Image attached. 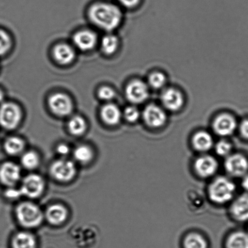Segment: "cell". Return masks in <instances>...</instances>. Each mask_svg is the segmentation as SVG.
<instances>
[{
  "mask_svg": "<svg viewBox=\"0 0 248 248\" xmlns=\"http://www.w3.org/2000/svg\"><path fill=\"white\" fill-rule=\"evenodd\" d=\"M20 177V168L14 163H4L0 167V181L5 185L13 186L19 181Z\"/></svg>",
  "mask_w": 248,
  "mask_h": 248,
  "instance_id": "cell-14",
  "label": "cell"
},
{
  "mask_svg": "<svg viewBox=\"0 0 248 248\" xmlns=\"http://www.w3.org/2000/svg\"><path fill=\"white\" fill-rule=\"evenodd\" d=\"M16 215L19 223L26 228L37 227L43 219L40 209L35 204L30 202H24L18 205Z\"/></svg>",
  "mask_w": 248,
  "mask_h": 248,
  "instance_id": "cell-3",
  "label": "cell"
},
{
  "mask_svg": "<svg viewBox=\"0 0 248 248\" xmlns=\"http://www.w3.org/2000/svg\"><path fill=\"white\" fill-rule=\"evenodd\" d=\"M126 99L131 103H143L148 97V89L144 83L135 80L127 85L125 89Z\"/></svg>",
  "mask_w": 248,
  "mask_h": 248,
  "instance_id": "cell-11",
  "label": "cell"
},
{
  "mask_svg": "<svg viewBox=\"0 0 248 248\" xmlns=\"http://www.w3.org/2000/svg\"><path fill=\"white\" fill-rule=\"evenodd\" d=\"M89 17L94 25L102 30L111 32L120 26L123 15L115 4L98 2L90 7Z\"/></svg>",
  "mask_w": 248,
  "mask_h": 248,
  "instance_id": "cell-1",
  "label": "cell"
},
{
  "mask_svg": "<svg viewBox=\"0 0 248 248\" xmlns=\"http://www.w3.org/2000/svg\"><path fill=\"white\" fill-rule=\"evenodd\" d=\"M5 196L10 199H16L20 198L21 196H23V194H22L20 189L10 188L7 189L6 193H5Z\"/></svg>",
  "mask_w": 248,
  "mask_h": 248,
  "instance_id": "cell-34",
  "label": "cell"
},
{
  "mask_svg": "<svg viewBox=\"0 0 248 248\" xmlns=\"http://www.w3.org/2000/svg\"><path fill=\"white\" fill-rule=\"evenodd\" d=\"M12 47L11 36L6 32L0 29V57L6 55Z\"/></svg>",
  "mask_w": 248,
  "mask_h": 248,
  "instance_id": "cell-29",
  "label": "cell"
},
{
  "mask_svg": "<svg viewBox=\"0 0 248 248\" xmlns=\"http://www.w3.org/2000/svg\"><path fill=\"white\" fill-rule=\"evenodd\" d=\"M48 106L56 116H69L74 109V104L70 97L63 93H55L49 97Z\"/></svg>",
  "mask_w": 248,
  "mask_h": 248,
  "instance_id": "cell-5",
  "label": "cell"
},
{
  "mask_svg": "<svg viewBox=\"0 0 248 248\" xmlns=\"http://www.w3.org/2000/svg\"><path fill=\"white\" fill-rule=\"evenodd\" d=\"M76 166L70 160H59L50 167V173L56 180L60 182L70 181L76 174Z\"/></svg>",
  "mask_w": 248,
  "mask_h": 248,
  "instance_id": "cell-6",
  "label": "cell"
},
{
  "mask_svg": "<svg viewBox=\"0 0 248 248\" xmlns=\"http://www.w3.org/2000/svg\"><path fill=\"white\" fill-rule=\"evenodd\" d=\"M20 108L16 103L6 102L0 106V125L6 130H14L21 120Z\"/></svg>",
  "mask_w": 248,
  "mask_h": 248,
  "instance_id": "cell-4",
  "label": "cell"
},
{
  "mask_svg": "<svg viewBox=\"0 0 248 248\" xmlns=\"http://www.w3.org/2000/svg\"><path fill=\"white\" fill-rule=\"evenodd\" d=\"M4 94L1 89H0V103L4 100Z\"/></svg>",
  "mask_w": 248,
  "mask_h": 248,
  "instance_id": "cell-39",
  "label": "cell"
},
{
  "mask_svg": "<svg viewBox=\"0 0 248 248\" xmlns=\"http://www.w3.org/2000/svg\"><path fill=\"white\" fill-rule=\"evenodd\" d=\"M68 129L72 134L76 136L81 135L86 130V121L81 116H74L70 119L68 123Z\"/></svg>",
  "mask_w": 248,
  "mask_h": 248,
  "instance_id": "cell-23",
  "label": "cell"
},
{
  "mask_svg": "<svg viewBox=\"0 0 248 248\" xmlns=\"http://www.w3.org/2000/svg\"><path fill=\"white\" fill-rule=\"evenodd\" d=\"M166 77L162 73L154 72L148 78V83L154 89H160L164 86Z\"/></svg>",
  "mask_w": 248,
  "mask_h": 248,
  "instance_id": "cell-30",
  "label": "cell"
},
{
  "mask_svg": "<svg viewBox=\"0 0 248 248\" xmlns=\"http://www.w3.org/2000/svg\"><path fill=\"white\" fill-rule=\"evenodd\" d=\"M53 56L56 62L59 64L69 65L74 62L75 51L71 46L65 43L59 44L53 49Z\"/></svg>",
  "mask_w": 248,
  "mask_h": 248,
  "instance_id": "cell-16",
  "label": "cell"
},
{
  "mask_svg": "<svg viewBox=\"0 0 248 248\" xmlns=\"http://www.w3.org/2000/svg\"><path fill=\"white\" fill-rule=\"evenodd\" d=\"M45 189V182L42 177L36 174H31L23 180L21 187L23 196L29 198H36L41 196Z\"/></svg>",
  "mask_w": 248,
  "mask_h": 248,
  "instance_id": "cell-7",
  "label": "cell"
},
{
  "mask_svg": "<svg viewBox=\"0 0 248 248\" xmlns=\"http://www.w3.org/2000/svg\"><path fill=\"white\" fill-rule=\"evenodd\" d=\"M21 164L28 169H35L40 163V159L37 154L33 151L27 152L21 157Z\"/></svg>",
  "mask_w": 248,
  "mask_h": 248,
  "instance_id": "cell-28",
  "label": "cell"
},
{
  "mask_svg": "<svg viewBox=\"0 0 248 248\" xmlns=\"http://www.w3.org/2000/svg\"><path fill=\"white\" fill-rule=\"evenodd\" d=\"M194 149L199 152H206L213 147L212 136L206 131H199L195 133L192 139Z\"/></svg>",
  "mask_w": 248,
  "mask_h": 248,
  "instance_id": "cell-20",
  "label": "cell"
},
{
  "mask_svg": "<svg viewBox=\"0 0 248 248\" xmlns=\"http://www.w3.org/2000/svg\"><path fill=\"white\" fill-rule=\"evenodd\" d=\"M225 168L227 173L233 177L245 176L248 171V160L241 154L228 155L225 160Z\"/></svg>",
  "mask_w": 248,
  "mask_h": 248,
  "instance_id": "cell-8",
  "label": "cell"
},
{
  "mask_svg": "<svg viewBox=\"0 0 248 248\" xmlns=\"http://www.w3.org/2000/svg\"><path fill=\"white\" fill-rule=\"evenodd\" d=\"M239 129L242 137L248 139V120L243 121L240 124Z\"/></svg>",
  "mask_w": 248,
  "mask_h": 248,
  "instance_id": "cell-35",
  "label": "cell"
},
{
  "mask_svg": "<svg viewBox=\"0 0 248 248\" xmlns=\"http://www.w3.org/2000/svg\"><path fill=\"white\" fill-rule=\"evenodd\" d=\"M12 247L13 248H35L36 240L30 233L19 232L15 235Z\"/></svg>",
  "mask_w": 248,
  "mask_h": 248,
  "instance_id": "cell-21",
  "label": "cell"
},
{
  "mask_svg": "<svg viewBox=\"0 0 248 248\" xmlns=\"http://www.w3.org/2000/svg\"><path fill=\"white\" fill-rule=\"evenodd\" d=\"M119 40L115 35L108 34L101 40V50L106 55L113 54L118 50Z\"/></svg>",
  "mask_w": 248,
  "mask_h": 248,
  "instance_id": "cell-24",
  "label": "cell"
},
{
  "mask_svg": "<svg viewBox=\"0 0 248 248\" xmlns=\"http://www.w3.org/2000/svg\"><path fill=\"white\" fill-rule=\"evenodd\" d=\"M74 158L77 162L81 163L82 164H86L89 162L93 158V151L91 148L87 146H79L75 149Z\"/></svg>",
  "mask_w": 248,
  "mask_h": 248,
  "instance_id": "cell-27",
  "label": "cell"
},
{
  "mask_svg": "<svg viewBox=\"0 0 248 248\" xmlns=\"http://www.w3.org/2000/svg\"><path fill=\"white\" fill-rule=\"evenodd\" d=\"M123 114L115 104H105L101 111V116L104 122L110 126L118 125L122 117Z\"/></svg>",
  "mask_w": 248,
  "mask_h": 248,
  "instance_id": "cell-18",
  "label": "cell"
},
{
  "mask_svg": "<svg viewBox=\"0 0 248 248\" xmlns=\"http://www.w3.org/2000/svg\"><path fill=\"white\" fill-rule=\"evenodd\" d=\"M67 209L60 204L51 205L46 211V216L51 224L58 225L64 223L67 217Z\"/></svg>",
  "mask_w": 248,
  "mask_h": 248,
  "instance_id": "cell-19",
  "label": "cell"
},
{
  "mask_svg": "<svg viewBox=\"0 0 248 248\" xmlns=\"http://www.w3.org/2000/svg\"><path fill=\"white\" fill-rule=\"evenodd\" d=\"M217 160L211 155H203L194 163V169L197 174L202 178L213 176L218 169Z\"/></svg>",
  "mask_w": 248,
  "mask_h": 248,
  "instance_id": "cell-10",
  "label": "cell"
},
{
  "mask_svg": "<svg viewBox=\"0 0 248 248\" xmlns=\"http://www.w3.org/2000/svg\"><path fill=\"white\" fill-rule=\"evenodd\" d=\"M216 152L220 157H228L232 150V146L226 140H221L216 144Z\"/></svg>",
  "mask_w": 248,
  "mask_h": 248,
  "instance_id": "cell-31",
  "label": "cell"
},
{
  "mask_svg": "<svg viewBox=\"0 0 248 248\" xmlns=\"http://www.w3.org/2000/svg\"><path fill=\"white\" fill-rule=\"evenodd\" d=\"M242 186L245 190L248 191V175L245 176L242 182Z\"/></svg>",
  "mask_w": 248,
  "mask_h": 248,
  "instance_id": "cell-38",
  "label": "cell"
},
{
  "mask_svg": "<svg viewBox=\"0 0 248 248\" xmlns=\"http://www.w3.org/2000/svg\"><path fill=\"white\" fill-rule=\"evenodd\" d=\"M118 1L124 6L131 8L136 6L140 2V0H118Z\"/></svg>",
  "mask_w": 248,
  "mask_h": 248,
  "instance_id": "cell-37",
  "label": "cell"
},
{
  "mask_svg": "<svg viewBox=\"0 0 248 248\" xmlns=\"http://www.w3.org/2000/svg\"><path fill=\"white\" fill-rule=\"evenodd\" d=\"M184 245L185 248H208L205 238L198 233H191L187 235Z\"/></svg>",
  "mask_w": 248,
  "mask_h": 248,
  "instance_id": "cell-26",
  "label": "cell"
},
{
  "mask_svg": "<svg viewBox=\"0 0 248 248\" xmlns=\"http://www.w3.org/2000/svg\"><path fill=\"white\" fill-rule=\"evenodd\" d=\"M237 128V122L232 116L221 114L214 121L213 130L218 135L227 137L232 135Z\"/></svg>",
  "mask_w": 248,
  "mask_h": 248,
  "instance_id": "cell-12",
  "label": "cell"
},
{
  "mask_svg": "<svg viewBox=\"0 0 248 248\" xmlns=\"http://www.w3.org/2000/svg\"><path fill=\"white\" fill-rule=\"evenodd\" d=\"M231 213L234 219L240 222L248 220V194H242L235 199L231 206Z\"/></svg>",
  "mask_w": 248,
  "mask_h": 248,
  "instance_id": "cell-17",
  "label": "cell"
},
{
  "mask_svg": "<svg viewBox=\"0 0 248 248\" xmlns=\"http://www.w3.org/2000/svg\"><path fill=\"white\" fill-rule=\"evenodd\" d=\"M226 247L227 248H248V234L241 231L232 233L228 238Z\"/></svg>",
  "mask_w": 248,
  "mask_h": 248,
  "instance_id": "cell-22",
  "label": "cell"
},
{
  "mask_svg": "<svg viewBox=\"0 0 248 248\" xmlns=\"http://www.w3.org/2000/svg\"><path fill=\"white\" fill-rule=\"evenodd\" d=\"M142 116L146 125L152 128L162 127L167 121V116L164 111L155 104H150L146 107Z\"/></svg>",
  "mask_w": 248,
  "mask_h": 248,
  "instance_id": "cell-9",
  "label": "cell"
},
{
  "mask_svg": "<svg viewBox=\"0 0 248 248\" xmlns=\"http://www.w3.org/2000/svg\"><path fill=\"white\" fill-rule=\"evenodd\" d=\"M235 193L234 183L225 177L216 178L208 188V195L211 200L217 204L228 203L232 200Z\"/></svg>",
  "mask_w": 248,
  "mask_h": 248,
  "instance_id": "cell-2",
  "label": "cell"
},
{
  "mask_svg": "<svg viewBox=\"0 0 248 248\" xmlns=\"http://www.w3.org/2000/svg\"><path fill=\"white\" fill-rule=\"evenodd\" d=\"M124 117L130 123H135L140 117V111L135 106H128L123 113Z\"/></svg>",
  "mask_w": 248,
  "mask_h": 248,
  "instance_id": "cell-32",
  "label": "cell"
},
{
  "mask_svg": "<svg viewBox=\"0 0 248 248\" xmlns=\"http://www.w3.org/2000/svg\"><path fill=\"white\" fill-rule=\"evenodd\" d=\"M99 98L104 101L109 102L115 98V91L108 86H103L99 89L98 91Z\"/></svg>",
  "mask_w": 248,
  "mask_h": 248,
  "instance_id": "cell-33",
  "label": "cell"
},
{
  "mask_svg": "<svg viewBox=\"0 0 248 248\" xmlns=\"http://www.w3.org/2000/svg\"><path fill=\"white\" fill-rule=\"evenodd\" d=\"M24 148V143L20 138L12 137L8 138L4 143V149L7 154L16 155L20 154Z\"/></svg>",
  "mask_w": 248,
  "mask_h": 248,
  "instance_id": "cell-25",
  "label": "cell"
},
{
  "mask_svg": "<svg viewBox=\"0 0 248 248\" xmlns=\"http://www.w3.org/2000/svg\"><path fill=\"white\" fill-rule=\"evenodd\" d=\"M73 41L78 50L88 51L93 50L98 41V36L93 31L83 30L77 32L73 36Z\"/></svg>",
  "mask_w": 248,
  "mask_h": 248,
  "instance_id": "cell-13",
  "label": "cell"
},
{
  "mask_svg": "<svg viewBox=\"0 0 248 248\" xmlns=\"http://www.w3.org/2000/svg\"><path fill=\"white\" fill-rule=\"evenodd\" d=\"M57 151L60 155L65 156L69 154L70 148L67 145L60 144L58 146Z\"/></svg>",
  "mask_w": 248,
  "mask_h": 248,
  "instance_id": "cell-36",
  "label": "cell"
},
{
  "mask_svg": "<svg viewBox=\"0 0 248 248\" xmlns=\"http://www.w3.org/2000/svg\"><path fill=\"white\" fill-rule=\"evenodd\" d=\"M161 101L165 108L171 111H178L184 104V98L181 92L172 88L167 89L163 92Z\"/></svg>",
  "mask_w": 248,
  "mask_h": 248,
  "instance_id": "cell-15",
  "label": "cell"
}]
</instances>
